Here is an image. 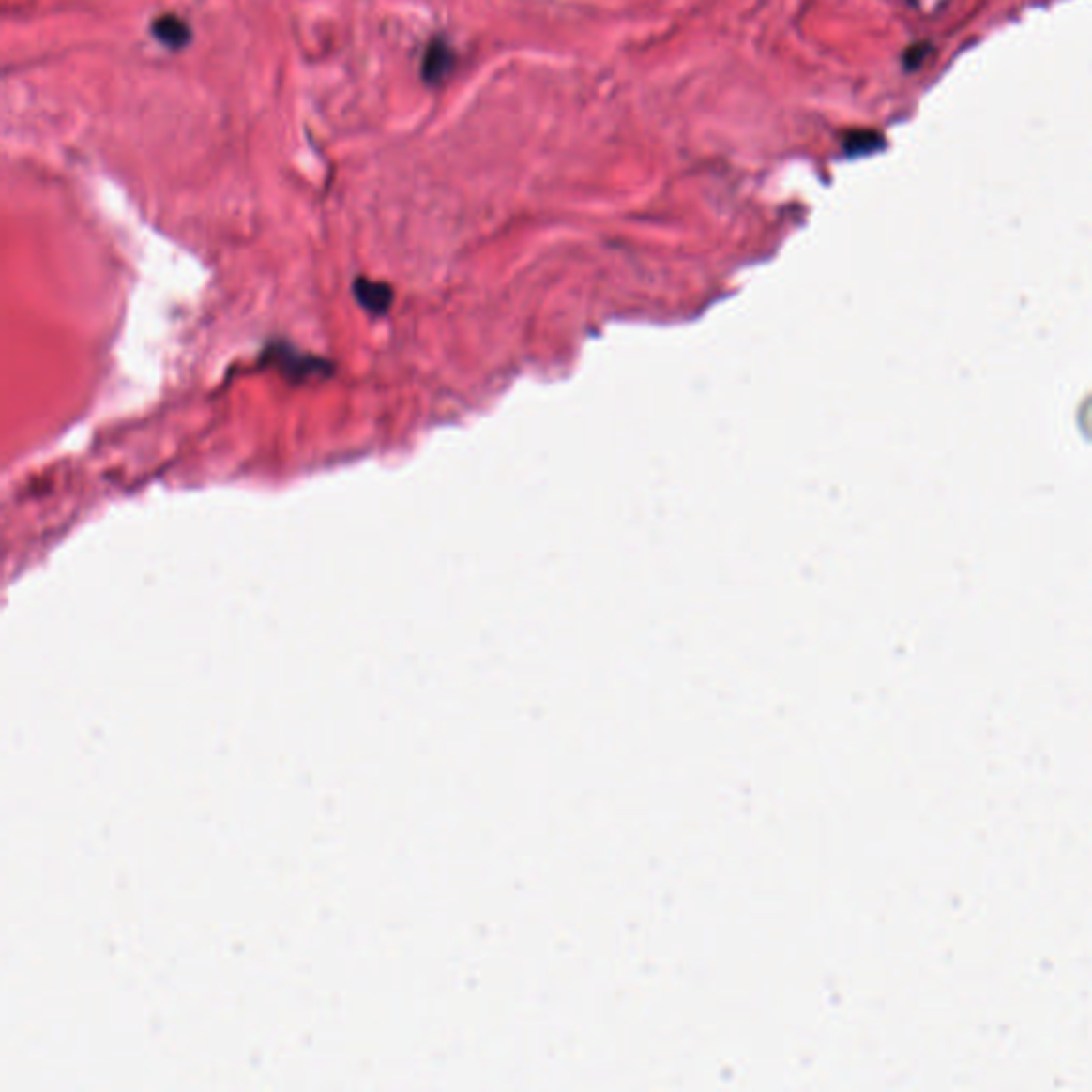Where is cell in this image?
Here are the masks:
<instances>
[{
  "label": "cell",
  "instance_id": "1",
  "mask_svg": "<svg viewBox=\"0 0 1092 1092\" xmlns=\"http://www.w3.org/2000/svg\"><path fill=\"white\" fill-rule=\"evenodd\" d=\"M455 62L457 58L450 45L444 41V38H433V41L427 45L423 65H420V68H423V80L427 83H442L452 73Z\"/></svg>",
  "mask_w": 1092,
  "mask_h": 1092
},
{
  "label": "cell",
  "instance_id": "3",
  "mask_svg": "<svg viewBox=\"0 0 1092 1092\" xmlns=\"http://www.w3.org/2000/svg\"><path fill=\"white\" fill-rule=\"evenodd\" d=\"M355 295L356 301L361 303L365 310H370L372 314H385V311L391 308L393 301L391 286L382 282H372V280L365 278L355 280Z\"/></svg>",
  "mask_w": 1092,
  "mask_h": 1092
},
{
  "label": "cell",
  "instance_id": "2",
  "mask_svg": "<svg viewBox=\"0 0 1092 1092\" xmlns=\"http://www.w3.org/2000/svg\"><path fill=\"white\" fill-rule=\"evenodd\" d=\"M152 35H154L156 41H160L162 45H165V48L182 50L190 43L192 30L189 26V22L179 18V15L165 13V15H160V18L154 20Z\"/></svg>",
  "mask_w": 1092,
  "mask_h": 1092
}]
</instances>
